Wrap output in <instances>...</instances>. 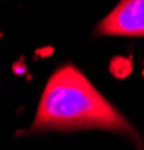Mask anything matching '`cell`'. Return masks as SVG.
Returning <instances> with one entry per match:
<instances>
[{
    "instance_id": "obj_1",
    "label": "cell",
    "mask_w": 144,
    "mask_h": 150,
    "mask_svg": "<svg viewBox=\"0 0 144 150\" xmlns=\"http://www.w3.org/2000/svg\"><path fill=\"white\" fill-rule=\"evenodd\" d=\"M104 129L140 144L134 126L74 65L60 66L47 81L30 132Z\"/></svg>"
},
{
    "instance_id": "obj_2",
    "label": "cell",
    "mask_w": 144,
    "mask_h": 150,
    "mask_svg": "<svg viewBox=\"0 0 144 150\" xmlns=\"http://www.w3.org/2000/svg\"><path fill=\"white\" fill-rule=\"evenodd\" d=\"M98 36L144 38V0H120L96 26Z\"/></svg>"
}]
</instances>
